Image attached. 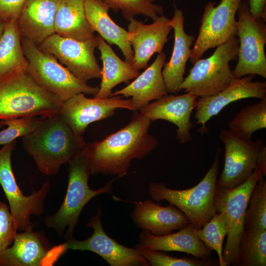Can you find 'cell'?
<instances>
[{"mask_svg":"<svg viewBox=\"0 0 266 266\" xmlns=\"http://www.w3.org/2000/svg\"><path fill=\"white\" fill-rule=\"evenodd\" d=\"M151 123L134 111L126 126L101 141L86 143L84 150L91 174L126 175L133 159H142L158 145L156 137L149 133Z\"/></svg>","mask_w":266,"mask_h":266,"instance_id":"1","label":"cell"},{"mask_svg":"<svg viewBox=\"0 0 266 266\" xmlns=\"http://www.w3.org/2000/svg\"><path fill=\"white\" fill-rule=\"evenodd\" d=\"M21 138L25 150L46 175L58 173L86 144L82 135L75 133L60 113L41 118L39 125Z\"/></svg>","mask_w":266,"mask_h":266,"instance_id":"2","label":"cell"},{"mask_svg":"<svg viewBox=\"0 0 266 266\" xmlns=\"http://www.w3.org/2000/svg\"><path fill=\"white\" fill-rule=\"evenodd\" d=\"M64 101L37 84L27 69L0 76V120L49 117L60 113Z\"/></svg>","mask_w":266,"mask_h":266,"instance_id":"3","label":"cell"},{"mask_svg":"<svg viewBox=\"0 0 266 266\" xmlns=\"http://www.w3.org/2000/svg\"><path fill=\"white\" fill-rule=\"evenodd\" d=\"M67 165L68 184L65 199L57 211L44 219L46 226L54 229L60 235L65 233L67 239L73 237L80 214L86 204L100 194L113 195L112 184L119 178L116 177L98 189H91L88 180L91 172L84 148Z\"/></svg>","mask_w":266,"mask_h":266,"instance_id":"4","label":"cell"},{"mask_svg":"<svg viewBox=\"0 0 266 266\" xmlns=\"http://www.w3.org/2000/svg\"><path fill=\"white\" fill-rule=\"evenodd\" d=\"M218 148L215 159L202 180L195 186L185 190L169 188L164 183L151 182L149 194L157 202L166 200L180 209L188 218L189 223L200 229L216 212L214 199L219 173Z\"/></svg>","mask_w":266,"mask_h":266,"instance_id":"5","label":"cell"},{"mask_svg":"<svg viewBox=\"0 0 266 266\" xmlns=\"http://www.w3.org/2000/svg\"><path fill=\"white\" fill-rule=\"evenodd\" d=\"M21 41L28 62L27 70L43 89L63 101L80 93L94 96L97 94L99 86H91L77 78L33 42L23 37Z\"/></svg>","mask_w":266,"mask_h":266,"instance_id":"6","label":"cell"},{"mask_svg":"<svg viewBox=\"0 0 266 266\" xmlns=\"http://www.w3.org/2000/svg\"><path fill=\"white\" fill-rule=\"evenodd\" d=\"M238 48V39L233 37L217 46L210 56L196 61L180 86V91L202 97L224 89L234 79L230 62L237 59Z\"/></svg>","mask_w":266,"mask_h":266,"instance_id":"7","label":"cell"},{"mask_svg":"<svg viewBox=\"0 0 266 266\" xmlns=\"http://www.w3.org/2000/svg\"><path fill=\"white\" fill-rule=\"evenodd\" d=\"M262 176L260 169L256 168L251 175L236 187L216 188L214 205L216 212L225 215L227 226V238L223 250L225 266L239 265L238 248L245 229V211L251 194Z\"/></svg>","mask_w":266,"mask_h":266,"instance_id":"8","label":"cell"},{"mask_svg":"<svg viewBox=\"0 0 266 266\" xmlns=\"http://www.w3.org/2000/svg\"><path fill=\"white\" fill-rule=\"evenodd\" d=\"M238 62L232 73L234 78L254 74L266 78V20L254 18L246 0L241 1L237 11Z\"/></svg>","mask_w":266,"mask_h":266,"instance_id":"9","label":"cell"},{"mask_svg":"<svg viewBox=\"0 0 266 266\" xmlns=\"http://www.w3.org/2000/svg\"><path fill=\"white\" fill-rule=\"evenodd\" d=\"M16 141L3 145L0 149V184L9 205V210L17 230H31L32 215L39 216L44 210V202L50 189V183L45 182L37 191L24 195L14 176L11 166V154Z\"/></svg>","mask_w":266,"mask_h":266,"instance_id":"10","label":"cell"},{"mask_svg":"<svg viewBox=\"0 0 266 266\" xmlns=\"http://www.w3.org/2000/svg\"><path fill=\"white\" fill-rule=\"evenodd\" d=\"M98 44L95 35L81 41L54 33L37 45L77 78L87 83L90 79L101 77V68L95 55Z\"/></svg>","mask_w":266,"mask_h":266,"instance_id":"11","label":"cell"},{"mask_svg":"<svg viewBox=\"0 0 266 266\" xmlns=\"http://www.w3.org/2000/svg\"><path fill=\"white\" fill-rule=\"evenodd\" d=\"M219 138L225 146V156L217 187L233 189L258 168L260 157L266 150V146L262 139L245 140L226 129L221 130Z\"/></svg>","mask_w":266,"mask_h":266,"instance_id":"12","label":"cell"},{"mask_svg":"<svg viewBox=\"0 0 266 266\" xmlns=\"http://www.w3.org/2000/svg\"><path fill=\"white\" fill-rule=\"evenodd\" d=\"M241 0L208 2L201 16L198 36L191 49L190 62L194 64L208 49L217 47L237 35L235 14Z\"/></svg>","mask_w":266,"mask_h":266,"instance_id":"13","label":"cell"},{"mask_svg":"<svg viewBox=\"0 0 266 266\" xmlns=\"http://www.w3.org/2000/svg\"><path fill=\"white\" fill-rule=\"evenodd\" d=\"M101 210L99 207L87 226L92 228L93 233L88 238L79 240L73 237L63 244L66 250L90 251L102 258L111 266H148L149 263L134 248L119 244L104 232L101 224Z\"/></svg>","mask_w":266,"mask_h":266,"instance_id":"14","label":"cell"},{"mask_svg":"<svg viewBox=\"0 0 266 266\" xmlns=\"http://www.w3.org/2000/svg\"><path fill=\"white\" fill-rule=\"evenodd\" d=\"M118 108L133 111L131 99L120 96L88 98L80 93L64 101L60 114L75 133L82 135L89 124L111 117Z\"/></svg>","mask_w":266,"mask_h":266,"instance_id":"15","label":"cell"},{"mask_svg":"<svg viewBox=\"0 0 266 266\" xmlns=\"http://www.w3.org/2000/svg\"><path fill=\"white\" fill-rule=\"evenodd\" d=\"M255 75L234 78L224 89L216 94L197 99L195 117L196 124L201 125L200 132L205 133L207 122L230 103L247 98L266 97V82L253 81Z\"/></svg>","mask_w":266,"mask_h":266,"instance_id":"16","label":"cell"},{"mask_svg":"<svg viewBox=\"0 0 266 266\" xmlns=\"http://www.w3.org/2000/svg\"><path fill=\"white\" fill-rule=\"evenodd\" d=\"M169 20L162 14L150 24H144L135 18L129 21L128 32L133 51L131 64L134 69L147 68L151 57L156 53L162 52L172 29Z\"/></svg>","mask_w":266,"mask_h":266,"instance_id":"17","label":"cell"},{"mask_svg":"<svg viewBox=\"0 0 266 266\" xmlns=\"http://www.w3.org/2000/svg\"><path fill=\"white\" fill-rule=\"evenodd\" d=\"M198 97L189 93L164 96L141 107L139 111L152 122L165 120L176 127V138L181 143L190 141V130L193 126L190 118L197 105Z\"/></svg>","mask_w":266,"mask_h":266,"instance_id":"18","label":"cell"},{"mask_svg":"<svg viewBox=\"0 0 266 266\" xmlns=\"http://www.w3.org/2000/svg\"><path fill=\"white\" fill-rule=\"evenodd\" d=\"M131 218L138 228L160 236L180 230L189 223L187 216L177 207L169 204L162 206L151 200L134 202Z\"/></svg>","mask_w":266,"mask_h":266,"instance_id":"19","label":"cell"},{"mask_svg":"<svg viewBox=\"0 0 266 266\" xmlns=\"http://www.w3.org/2000/svg\"><path fill=\"white\" fill-rule=\"evenodd\" d=\"M184 16L182 11L174 6L173 16L169 23L174 30V42L169 61L165 63L162 74L168 93L176 94L184 80L186 66L190 59L191 47L195 36L187 34L184 28Z\"/></svg>","mask_w":266,"mask_h":266,"instance_id":"20","label":"cell"},{"mask_svg":"<svg viewBox=\"0 0 266 266\" xmlns=\"http://www.w3.org/2000/svg\"><path fill=\"white\" fill-rule=\"evenodd\" d=\"M166 56L158 54L153 63L126 87L112 93L110 97L121 96L130 97L133 111H137L150 102L159 99L168 94L162 69Z\"/></svg>","mask_w":266,"mask_h":266,"instance_id":"21","label":"cell"},{"mask_svg":"<svg viewBox=\"0 0 266 266\" xmlns=\"http://www.w3.org/2000/svg\"><path fill=\"white\" fill-rule=\"evenodd\" d=\"M52 250L44 235L32 229L17 233L10 247L0 252V266H39Z\"/></svg>","mask_w":266,"mask_h":266,"instance_id":"22","label":"cell"},{"mask_svg":"<svg viewBox=\"0 0 266 266\" xmlns=\"http://www.w3.org/2000/svg\"><path fill=\"white\" fill-rule=\"evenodd\" d=\"M59 0H26L17 21L21 37L38 45L55 33Z\"/></svg>","mask_w":266,"mask_h":266,"instance_id":"23","label":"cell"},{"mask_svg":"<svg viewBox=\"0 0 266 266\" xmlns=\"http://www.w3.org/2000/svg\"><path fill=\"white\" fill-rule=\"evenodd\" d=\"M110 9L103 0L85 1V16L91 28L110 45L118 46L125 57V61L132 64L133 51L129 33L112 20L108 14Z\"/></svg>","mask_w":266,"mask_h":266,"instance_id":"24","label":"cell"},{"mask_svg":"<svg viewBox=\"0 0 266 266\" xmlns=\"http://www.w3.org/2000/svg\"><path fill=\"white\" fill-rule=\"evenodd\" d=\"M139 243L149 249L183 252L201 259L210 258L212 252L198 238L196 229L190 223L176 233L164 235H155L142 230Z\"/></svg>","mask_w":266,"mask_h":266,"instance_id":"25","label":"cell"},{"mask_svg":"<svg viewBox=\"0 0 266 266\" xmlns=\"http://www.w3.org/2000/svg\"><path fill=\"white\" fill-rule=\"evenodd\" d=\"M97 37L102 68L99 90L94 97L104 99L110 97L112 89L116 86L135 79L140 73L131 64L122 60L101 36L98 34Z\"/></svg>","mask_w":266,"mask_h":266,"instance_id":"26","label":"cell"},{"mask_svg":"<svg viewBox=\"0 0 266 266\" xmlns=\"http://www.w3.org/2000/svg\"><path fill=\"white\" fill-rule=\"evenodd\" d=\"M85 1L59 0L55 18V33L81 41L94 36L95 32L86 18Z\"/></svg>","mask_w":266,"mask_h":266,"instance_id":"27","label":"cell"},{"mask_svg":"<svg viewBox=\"0 0 266 266\" xmlns=\"http://www.w3.org/2000/svg\"><path fill=\"white\" fill-rule=\"evenodd\" d=\"M17 20L6 22L0 38V76L20 69H27V60L24 54Z\"/></svg>","mask_w":266,"mask_h":266,"instance_id":"28","label":"cell"},{"mask_svg":"<svg viewBox=\"0 0 266 266\" xmlns=\"http://www.w3.org/2000/svg\"><path fill=\"white\" fill-rule=\"evenodd\" d=\"M242 109L229 122L230 130L245 140H251L253 133L266 128V97Z\"/></svg>","mask_w":266,"mask_h":266,"instance_id":"29","label":"cell"},{"mask_svg":"<svg viewBox=\"0 0 266 266\" xmlns=\"http://www.w3.org/2000/svg\"><path fill=\"white\" fill-rule=\"evenodd\" d=\"M239 266H266V230L245 229L239 245Z\"/></svg>","mask_w":266,"mask_h":266,"instance_id":"30","label":"cell"},{"mask_svg":"<svg viewBox=\"0 0 266 266\" xmlns=\"http://www.w3.org/2000/svg\"><path fill=\"white\" fill-rule=\"evenodd\" d=\"M198 238L210 251H215L219 266H225L223 258V245L227 234V226L225 215L223 213L216 212L211 219L201 229L197 230Z\"/></svg>","mask_w":266,"mask_h":266,"instance_id":"31","label":"cell"},{"mask_svg":"<svg viewBox=\"0 0 266 266\" xmlns=\"http://www.w3.org/2000/svg\"><path fill=\"white\" fill-rule=\"evenodd\" d=\"M244 229L266 230V181L263 176L250 196L245 214Z\"/></svg>","mask_w":266,"mask_h":266,"instance_id":"32","label":"cell"},{"mask_svg":"<svg viewBox=\"0 0 266 266\" xmlns=\"http://www.w3.org/2000/svg\"><path fill=\"white\" fill-rule=\"evenodd\" d=\"M114 12H121L127 21L141 15L155 20L163 14L164 9L160 5L149 0H103Z\"/></svg>","mask_w":266,"mask_h":266,"instance_id":"33","label":"cell"},{"mask_svg":"<svg viewBox=\"0 0 266 266\" xmlns=\"http://www.w3.org/2000/svg\"><path fill=\"white\" fill-rule=\"evenodd\" d=\"M136 251L145 258L152 266H211L217 265L210 258L201 259L195 257L176 258L166 254L161 250H151L141 246L135 245Z\"/></svg>","mask_w":266,"mask_h":266,"instance_id":"34","label":"cell"},{"mask_svg":"<svg viewBox=\"0 0 266 266\" xmlns=\"http://www.w3.org/2000/svg\"><path fill=\"white\" fill-rule=\"evenodd\" d=\"M27 116L2 120L7 127L0 131V145H4L23 137L33 131L40 124L41 118Z\"/></svg>","mask_w":266,"mask_h":266,"instance_id":"35","label":"cell"},{"mask_svg":"<svg viewBox=\"0 0 266 266\" xmlns=\"http://www.w3.org/2000/svg\"><path fill=\"white\" fill-rule=\"evenodd\" d=\"M17 231L8 207L0 201V252L12 244Z\"/></svg>","mask_w":266,"mask_h":266,"instance_id":"36","label":"cell"},{"mask_svg":"<svg viewBox=\"0 0 266 266\" xmlns=\"http://www.w3.org/2000/svg\"><path fill=\"white\" fill-rule=\"evenodd\" d=\"M26 0H0V17L6 22L18 21Z\"/></svg>","mask_w":266,"mask_h":266,"instance_id":"37","label":"cell"},{"mask_svg":"<svg viewBox=\"0 0 266 266\" xmlns=\"http://www.w3.org/2000/svg\"><path fill=\"white\" fill-rule=\"evenodd\" d=\"M252 16L254 18L266 20V0H248Z\"/></svg>","mask_w":266,"mask_h":266,"instance_id":"38","label":"cell"},{"mask_svg":"<svg viewBox=\"0 0 266 266\" xmlns=\"http://www.w3.org/2000/svg\"><path fill=\"white\" fill-rule=\"evenodd\" d=\"M6 22L0 17V38L3 33Z\"/></svg>","mask_w":266,"mask_h":266,"instance_id":"39","label":"cell"},{"mask_svg":"<svg viewBox=\"0 0 266 266\" xmlns=\"http://www.w3.org/2000/svg\"><path fill=\"white\" fill-rule=\"evenodd\" d=\"M3 126L2 123V120H0V128L2 127Z\"/></svg>","mask_w":266,"mask_h":266,"instance_id":"40","label":"cell"},{"mask_svg":"<svg viewBox=\"0 0 266 266\" xmlns=\"http://www.w3.org/2000/svg\"><path fill=\"white\" fill-rule=\"evenodd\" d=\"M149 0L150 1L152 2H153L154 1H155L156 0Z\"/></svg>","mask_w":266,"mask_h":266,"instance_id":"41","label":"cell"}]
</instances>
